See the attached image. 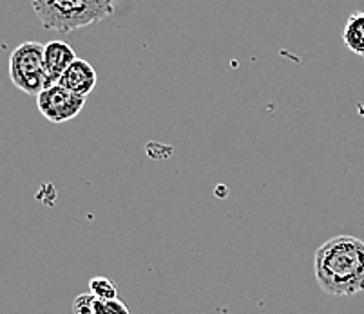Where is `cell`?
<instances>
[{
  "label": "cell",
  "mask_w": 364,
  "mask_h": 314,
  "mask_svg": "<svg viewBox=\"0 0 364 314\" xmlns=\"http://www.w3.org/2000/svg\"><path fill=\"white\" fill-rule=\"evenodd\" d=\"M314 273L324 293L353 296L364 291V240L337 235L317 247Z\"/></svg>",
  "instance_id": "1"
},
{
  "label": "cell",
  "mask_w": 364,
  "mask_h": 314,
  "mask_svg": "<svg viewBox=\"0 0 364 314\" xmlns=\"http://www.w3.org/2000/svg\"><path fill=\"white\" fill-rule=\"evenodd\" d=\"M117 0H31L42 28L71 33L100 24L114 13Z\"/></svg>",
  "instance_id": "2"
},
{
  "label": "cell",
  "mask_w": 364,
  "mask_h": 314,
  "mask_svg": "<svg viewBox=\"0 0 364 314\" xmlns=\"http://www.w3.org/2000/svg\"><path fill=\"white\" fill-rule=\"evenodd\" d=\"M44 47L38 42H24L9 55V78L26 94H41L48 89Z\"/></svg>",
  "instance_id": "3"
},
{
  "label": "cell",
  "mask_w": 364,
  "mask_h": 314,
  "mask_svg": "<svg viewBox=\"0 0 364 314\" xmlns=\"http://www.w3.org/2000/svg\"><path fill=\"white\" fill-rule=\"evenodd\" d=\"M85 105L84 96L68 91L60 84L44 89L36 96V107L46 120L51 123H65L80 114Z\"/></svg>",
  "instance_id": "4"
},
{
  "label": "cell",
  "mask_w": 364,
  "mask_h": 314,
  "mask_svg": "<svg viewBox=\"0 0 364 314\" xmlns=\"http://www.w3.org/2000/svg\"><path fill=\"white\" fill-rule=\"evenodd\" d=\"M76 60V52L68 42L53 40L44 47V65L48 74V87L56 85L64 76V72L71 67Z\"/></svg>",
  "instance_id": "5"
},
{
  "label": "cell",
  "mask_w": 364,
  "mask_h": 314,
  "mask_svg": "<svg viewBox=\"0 0 364 314\" xmlns=\"http://www.w3.org/2000/svg\"><path fill=\"white\" fill-rule=\"evenodd\" d=\"M97 82L98 74L95 67L87 60L76 58L71 64V67L64 72L58 84L68 89V91L75 92V94L87 98L95 91V87H97Z\"/></svg>",
  "instance_id": "6"
},
{
  "label": "cell",
  "mask_w": 364,
  "mask_h": 314,
  "mask_svg": "<svg viewBox=\"0 0 364 314\" xmlns=\"http://www.w3.org/2000/svg\"><path fill=\"white\" fill-rule=\"evenodd\" d=\"M343 40L346 47L364 58V13H353L344 24Z\"/></svg>",
  "instance_id": "7"
},
{
  "label": "cell",
  "mask_w": 364,
  "mask_h": 314,
  "mask_svg": "<svg viewBox=\"0 0 364 314\" xmlns=\"http://www.w3.org/2000/svg\"><path fill=\"white\" fill-rule=\"evenodd\" d=\"M89 293L98 300H117L118 298V289L114 284L105 276H95L89 282Z\"/></svg>",
  "instance_id": "8"
},
{
  "label": "cell",
  "mask_w": 364,
  "mask_h": 314,
  "mask_svg": "<svg viewBox=\"0 0 364 314\" xmlns=\"http://www.w3.org/2000/svg\"><path fill=\"white\" fill-rule=\"evenodd\" d=\"M91 314H131V310H129V307L125 305L120 298L117 300L95 298Z\"/></svg>",
  "instance_id": "9"
}]
</instances>
